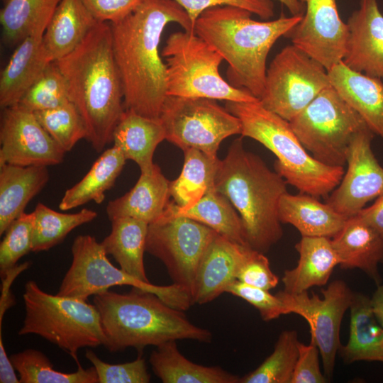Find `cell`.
Returning a JSON list of instances; mask_svg holds the SVG:
<instances>
[{"mask_svg": "<svg viewBox=\"0 0 383 383\" xmlns=\"http://www.w3.org/2000/svg\"><path fill=\"white\" fill-rule=\"evenodd\" d=\"M32 251L48 250L62 243L77 227L92 221L97 216L93 210L83 209L74 213H62L38 203L33 211Z\"/></svg>", "mask_w": 383, "mask_h": 383, "instance_id": "d590c367", "label": "cell"}, {"mask_svg": "<svg viewBox=\"0 0 383 383\" xmlns=\"http://www.w3.org/2000/svg\"><path fill=\"white\" fill-rule=\"evenodd\" d=\"M9 357L18 373L20 383H99L94 366L84 369L78 363L74 372H58L49 358L37 350L26 349Z\"/></svg>", "mask_w": 383, "mask_h": 383, "instance_id": "8d00e7d4", "label": "cell"}, {"mask_svg": "<svg viewBox=\"0 0 383 383\" xmlns=\"http://www.w3.org/2000/svg\"><path fill=\"white\" fill-rule=\"evenodd\" d=\"M331 85L328 70L292 44L282 48L267 69L260 101L290 121Z\"/></svg>", "mask_w": 383, "mask_h": 383, "instance_id": "7c38bea8", "label": "cell"}, {"mask_svg": "<svg viewBox=\"0 0 383 383\" xmlns=\"http://www.w3.org/2000/svg\"><path fill=\"white\" fill-rule=\"evenodd\" d=\"M161 55L166 66L167 96L236 102L260 100L222 77L219 67L223 58L193 31L172 33Z\"/></svg>", "mask_w": 383, "mask_h": 383, "instance_id": "ba28073f", "label": "cell"}, {"mask_svg": "<svg viewBox=\"0 0 383 383\" xmlns=\"http://www.w3.org/2000/svg\"><path fill=\"white\" fill-rule=\"evenodd\" d=\"M289 122L305 149L331 167H344L353 137L367 127L332 85Z\"/></svg>", "mask_w": 383, "mask_h": 383, "instance_id": "9c48e42d", "label": "cell"}, {"mask_svg": "<svg viewBox=\"0 0 383 383\" xmlns=\"http://www.w3.org/2000/svg\"><path fill=\"white\" fill-rule=\"evenodd\" d=\"M264 254L250 248L237 280L268 291L276 287L279 277L272 271L269 260Z\"/></svg>", "mask_w": 383, "mask_h": 383, "instance_id": "f6af8a7d", "label": "cell"}, {"mask_svg": "<svg viewBox=\"0 0 383 383\" xmlns=\"http://www.w3.org/2000/svg\"><path fill=\"white\" fill-rule=\"evenodd\" d=\"M100 22L82 0H61L43 35V45L51 62L74 51Z\"/></svg>", "mask_w": 383, "mask_h": 383, "instance_id": "d4e9b609", "label": "cell"}, {"mask_svg": "<svg viewBox=\"0 0 383 383\" xmlns=\"http://www.w3.org/2000/svg\"><path fill=\"white\" fill-rule=\"evenodd\" d=\"M305 12L289 36L294 45L327 70L343 60L348 28L340 17L336 0H300Z\"/></svg>", "mask_w": 383, "mask_h": 383, "instance_id": "e0dca14e", "label": "cell"}, {"mask_svg": "<svg viewBox=\"0 0 383 383\" xmlns=\"http://www.w3.org/2000/svg\"><path fill=\"white\" fill-rule=\"evenodd\" d=\"M61 0H4L0 12L4 42L18 45L35 32H44Z\"/></svg>", "mask_w": 383, "mask_h": 383, "instance_id": "e575fe53", "label": "cell"}, {"mask_svg": "<svg viewBox=\"0 0 383 383\" xmlns=\"http://www.w3.org/2000/svg\"><path fill=\"white\" fill-rule=\"evenodd\" d=\"M227 293L238 296L256 308L264 321H271L282 315L288 314L282 299L261 288L252 287L235 280L226 290Z\"/></svg>", "mask_w": 383, "mask_h": 383, "instance_id": "7bdbcfd3", "label": "cell"}, {"mask_svg": "<svg viewBox=\"0 0 383 383\" xmlns=\"http://www.w3.org/2000/svg\"><path fill=\"white\" fill-rule=\"evenodd\" d=\"M284 5L291 15L304 14V5L300 0H277Z\"/></svg>", "mask_w": 383, "mask_h": 383, "instance_id": "f5cc1de1", "label": "cell"}, {"mask_svg": "<svg viewBox=\"0 0 383 383\" xmlns=\"http://www.w3.org/2000/svg\"><path fill=\"white\" fill-rule=\"evenodd\" d=\"M33 212H23L6 231L0 244V275L3 279L17 262L32 251Z\"/></svg>", "mask_w": 383, "mask_h": 383, "instance_id": "60d3db41", "label": "cell"}, {"mask_svg": "<svg viewBox=\"0 0 383 383\" xmlns=\"http://www.w3.org/2000/svg\"><path fill=\"white\" fill-rule=\"evenodd\" d=\"M348 37L343 63L383 82V14L378 0H360L346 23Z\"/></svg>", "mask_w": 383, "mask_h": 383, "instance_id": "ac0fdd59", "label": "cell"}, {"mask_svg": "<svg viewBox=\"0 0 383 383\" xmlns=\"http://www.w3.org/2000/svg\"><path fill=\"white\" fill-rule=\"evenodd\" d=\"M226 109L239 118L242 137L250 138L273 152L275 171L301 193L327 197L340 182L344 167L326 165L315 159L289 122L265 108L260 100L226 101Z\"/></svg>", "mask_w": 383, "mask_h": 383, "instance_id": "8992f818", "label": "cell"}, {"mask_svg": "<svg viewBox=\"0 0 383 383\" xmlns=\"http://www.w3.org/2000/svg\"><path fill=\"white\" fill-rule=\"evenodd\" d=\"M79 112L86 140L96 152L113 141L124 110L123 90L114 57L110 23L99 22L71 53L55 61Z\"/></svg>", "mask_w": 383, "mask_h": 383, "instance_id": "7a4b0ae2", "label": "cell"}, {"mask_svg": "<svg viewBox=\"0 0 383 383\" xmlns=\"http://www.w3.org/2000/svg\"><path fill=\"white\" fill-rule=\"evenodd\" d=\"M287 184L260 157L245 150L241 138L232 143L220 161L216 190L237 211L245 240L252 249L265 253L282 238L278 209Z\"/></svg>", "mask_w": 383, "mask_h": 383, "instance_id": "277c9868", "label": "cell"}, {"mask_svg": "<svg viewBox=\"0 0 383 383\" xmlns=\"http://www.w3.org/2000/svg\"><path fill=\"white\" fill-rule=\"evenodd\" d=\"M33 113L44 129L66 152L79 140L86 138L84 121L72 101Z\"/></svg>", "mask_w": 383, "mask_h": 383, "instance_id": "f35d334b", "label": "cell"}, {"mask_svg": "<svg viewBox=\"0 0 383 383\" xmlns=\"http://www.w3.org/2000/svg\"><path fill=\"white\" fill-rule=\"evenodd\" d=\"M383 238V194L374 204L363 208L357 214Z\"/></svg>", "mask_w": 383, "mask_h": 383, "instance_id": "681fc988", "label": "cell"}, {"mask_svg": "<svg viewBox=\"0 0 383 383\" xmlns=\"http://www.w3.org/2000/svg\"><path fill=\"white\" fill-rule=\"evenodd\" d=\"M0 145V165H55L63 161L66 152L44 129L35 113L19 104L3 109Z\"/></svg>", "mask_w": 383, "mask_h": 383, "instance_id": "9a60e30c", "label": "cell"}, {"mask_svg": "<svg viewBox=\"0 0 383 383\" xmlns=\"http://www.w3.org/2000/svg\"><path fill=\"white\" fill-rule=\"evenodd\" d=\"M44 32H35L15 50L0 77V106L18 104L51 62L43 45Z\"/></svg>", "mask_w": 383, "mask_h": 383, "instance_id": "44dd1931", "label": "cell"}, {"mask_svg": "<svg viewBox=\"0 0 383 383\" xmlns=\"http://www.w3.org/2000/svg\"><path fill=\"white\" fill-rule=\"evenodd\" d=\"M23 299L25 318L19 335H39L67 353L77 364L80 348L104 344L100 317L94 304L46 293L33 280L26 283Z\"/></svg>", "mask_w": 383, "mask_h": 383, "instance_id": "52a82bcc", "label": "cell"}, {"mask_svg": "<svg viewBox=\"0 0 383 383\" xmlns=\"http://www.w3.org/2000/svg\"><path fill=\"white\" fill-rule=\"evenodd\" d=\"M251 14L231 6L210 8L199 16L194 32L227 62L228 82L260 99L271 48L279 38L291 34L303 14L261 21L252 19Z\"/></svg>", "mask_w": 383, "mask_h": 383, "instance_id": "3957f363", "label": "cell"}, {"mask_svg": "<svg viewBox=\"0 0 383 383\" xmlns=\"http://www.w3.org/2000/svg\"><path fill=\"white\" fill-rule=\"evenodd\" d=\"M295 248L299 253L298 262L294 268L284 271L282 278L283 290L298 294L315 286L325 285L334 268L339 265L331 239L301 236Z\"/></svg>", "mask_w": 383, "mask_h": 383, "instance_id": "cb8c5ba5", "label": "cell"}, {"mask_svg": "<svg viewBox=\"0 0 383 383\" xmlns=\"http://www.w3.org/2000/svg\"><path fill=\"white\" fill-rule=\"evenodd\" d=\"M93 301L100 317L103 345L111 353L128 348L142 352L146 346L171 340L212 339L211 333L191 323L184 311L139 288L125 294L106 290L94 295Z\"/></svg>", "mask_w": 383, "mask_h": 383, "instance_id": "5b68a950", "label": "cell"}, {"mask_svg": "<svg viewBox=\"0 0 383 383\" xmlns=\"http://www.w3.org/2000/svg\"><path fill=\"white\" fill-rule=\"evenodd\" d=\"M85 356L95 367L99 383H148L150 381L141 353L133 361L115 365L102 361L91 350L86 352Z\"/></svg>", "mask_w": 383, "mask_h": 383, "instance_id": "b9f144b4", "label": "cell"}, {"mask_svg": "<svg viewBox=\"0 0 383 383\" xmlns=\"http://www.w3.org/2000/svg\"><path fill=\"white\" fill-rule=\"evenodd\" d=\"M250 247L217 234L201 260L195 285L194 304L212 301L237 280Z\"/></svg>", "mask_w": 383, "mask_h": 383, "instance_id": "d6986e66", "label": "cell"}, {"mask_svg": "<svg viewBox=\"0 0 383 383\" xmlns=\"http://www.w3.org/2000/svg\"><path fill=\"white\" fill-rule=\"evenodd\" d=\"M170 23L194 32L188 14L174 0H143L126 18L110 23L125 109L159 118L167 96L166 66L159 45Z\"/></svg>", "mask_w": 383, "mask_h": 383, "instance_id": "6da1fadb", "label": "cell"}, {"mask_svg": "<svg viewBox=\"0 0 383 383\" xmlns=\"http://www.w3.org/2000/svg\"><path fill=\"white\" fill-rule=\"evenodd\" d=\"M164 140L165 131L160 118L146 117L131 109L124 110L113 133V145L126 160L134 161L142 173L152 170L154 152Z\"/></svg>", "mask_w": 383, "mask_h": 383, "instance_id": "83f0119b", "label": "cell"}, {"mask_svg": "<svg viewBox=\"0 0 383 383\" xmlns=\"http://www.w3.org/2000/svg\"><path fill=\"white\" fill-rule=\"evenodd\" d=\"M278 213L282 223L291 224L306 237L333 238L348 218L328 203L303 193L286 192L279 201Z\"/></svg>", "mask_w": 383, "mask_h": 383, "instance_id": "4316f807", "label": "cell"}, {"mask_svg": "<svg viewBox=\"0 0 383 383\" xmlns=\"http://www.w3.org/2000/svg\"><path fill=\"white\" fill-rule=\"evenodd\" d=\"M162 215L193 219L237 243L248 245L239 214L228 198L216 189L208 192L194 206L185 210L179 209L170 201Z\"/></svg>", "mask_w": 383, "mask_h": 383, "instance_id": "836d02e7", "label": "cell"}, {"mask_svg": "<svg viewBox=\"0 0 383 383\" xmlns=\"http://www.w3.org/2000/svg\"><path fill=\"white\" fill-rule=\"evenodd\" d=\"M72 260L57 295L87 301L92 295L113 286L128 285L151 292L169 306L187 310L193 304L189 294L172 284L160 286L144 282L113 265L101 243L90 235L75 238L71 248Z\"/></svg>", "mask_w": 383, "mask_h": 383, "instance_id": "30bf717a", "label": "cell"}, {"mask_svg": "<svg viewBox=\"0 0 383 383\" xmlns=\"http://www.w3.org/2000/svg\"><path fill=\"white\" fill-rule=\"evenodd\" d=\"M373 135L368 127L355 135L348 151L346 172L327 196L326 203L347 218L383 194V167L372 149Z\"/></svg>", "mask_w": 383, "mask_h": 383, "instance_id": "2e32d148", "label": "cell"}, {"mask_svg": "<svg viewBox=\"0 0 383 383\" xmlns=\"http://www.w3.org/2000/svg\"><path fill=\"white\" fill-rule=\"evenodd\" d=\"M111 231L101 243L126 274L144 282H150L143 262L148 223L130 217L111 221Z\"/></svg>", "mask_w": 383, "mask_h": 383, "instance_id": "4dcf8cb0", "label": "cell"}, {"mask_svg": "<svg viewBox=\"0 0 383 383\" xmlns=\"http://www.w3.org/2000/svg\"><path fill=\"white\" fill-rule=\"evenodd\" d=\"M331 242L341 268L360 269L377 286L382 282L378 267L383 262V238L358 216L348 218Z\"/></svg>", "mask_w": 383, "mask_h": 383, "instance_id": "ffe728a7", "label": "cell"}, {"mask_svg": "<svg viewBox=\"0 0 383 383\" xmlns=\"http://www.w3.org/2000/svg\"><path fill=\"white\" fill-rule=\"evenodd\" d=\"M47 166L0 165V235L47 184Z\"/></svg>", "mask_w": 383, "mask_h": 383, "instance_id": "f1b7e54d", "label": "cell"}, {"mask_svg": "<svg viewBox=\"0 0 383 383\" xmlns=\"http://www.w3.org/2000/svg\"><path fill=\"white\" fill-rule=\"evenodd\" d=\"M143 0H82L83 3L100 22H118L131 13Z\"/></svg>", "mask_w": 383, "mask_h": 383, "instance_id": "7dc6e473", "label": "cell"}, {"mask_svg": "<svg viewBox=\"0 0 383 383\" xmlns=\"http://www.w3.org/2000/svg\"><path fill=\"white\" fill-rule=\"evenodd\" d=\"M159 118L165 140L182 150L196 148L213 157L224 139L241 133L239 118L208 98L167 96Z\"/></svg>", "mask_w": 383, "mask_h": 383, "instance_id": "8fae6325", "label": "cell"}, {"mask_svg": "<svg viewBox=\"0 0 383 383\" xmlns=\"http://www.w3.org/2000/svg\"><path fill=\"white\" fill-rule=\"evenodd\" d=\"M71 101L66 79L55 62L43 71L18 104L36 112L51 109Z\"/></svg>", "mask_w": 383, "mask_h": 383, "instance_id": "ab89813d", "label": "cell"}, {"mask_svg": "<svg viewBox=\"0 0 383 383\" xmlns=\"http://www.w3.org/2000/svg\"><path fill=\"white\" fill-rule=\"evenodd\" d=\"M348 343L341 344L338 354L345 364L358 361L383 362V328L373 310L371 298L353 293L350 306Z\"/></svg>", "mask_w": 383, "mask_h": 383, "instance_id": "484cf974", "label": "cell"}, {"mask_svg": "<svg viewBox=\"0 0 383 383\" xmlns=\"http://www.w3.org/2000/svg\"><path fill=\"white\" fill-rule=\"evenodd\" d=\"M374 312L383 328V283L377 286V289L371 297Z\"/></svg>", "mask_w": 383, "mask_h": 383, "instance_id": "816d5d0a", "label": "cell"}, {"mask_svg": "<svg viewBox=\"0 0 383 383\" xmlns=\"http://www.w3.org/2000/svg\"><path fill=\"white\" fill-rule=\"evenodd\" d=\"M170 197V181L155 164L150 172H140L138 182L129 192L110 201L106 211L110 221L130 217L150 224L163 214Z\"/></svg>", "mask_w": 383, "mask_h": 383, "instance_id": "603a6c76", "label": "cell"}, {"mask_svg": "<svg viewBox=\"0 0 383 383\" xmlns=\"http://www.w3.org/2000/svg\"><path fill=\"white\" fill-rule=\"evenodd\" d=\"M179 176L170 181V192L180 210L194 206L208 192L215 189V181L221 160L196 148H186Z\"/></svg>", "mask_w": 383, "mask_h": 383, "instance_id": "d6a6232c", "label": "cell"}, {"mask_svg": "<svg viewBox=\"0 0 383 383\" xmlns=\"http://www.w3.org/2000/svg\"><path fill=\"white\" fill-rule=\"evenodd\" d=\"M12 362L6 355L0 332V382L1 383H20L17 377Z\"/></svg>", "mask_w": 383, "mask_h": 383, "instance_id": "f907efd6", "label": "cell"}, {"mask_svg": "<svg viewBox=\"0 0 383 383\" xmlns=\"http://www.w3.org/2000/svg\"><path fill=\"white\" fill-rule=\"evenodd\" d=\"M217 234L193 219L162 215L148 224L145 251L164 264L173 284L181 287L193 301L201 260Z\"/></svg>", "mask_w": 383, "mask_h": 383, "instance_id": "4fadbf2b", "label": "cell"}, {"mask_svg": "<svg viewBox=\"0 0 383 383\" xmlns=\"http://www.w3.org/2000/svg\"><path fill=\"white\" fill-rule=\"evenodd\" d=\"M126 160L122 152L114 145L104 150L86 175L65 191L59 208L67 211L91 201L101 204L105 199V192L113 187Z\"/></svg>", "mask_w": 383, "mask_h": 383, "instance_id": "1f68e13d", "label": "cell"}, {"mask_svg": "<svg viewBox=\"0 0 383 383\" xmlns=\"http://www.w3.org/2000/svg\"><path fill=\"white\" fill-rule=\"evenodd\" d=\"M29 262H26L20 265H16L11 269L2 279L1 296L0 299V331H1L2 320L6 311L15 304L13 296L10 292V287L18 274L29 267Z\"/></svg>", "mask_w": 383, "mask_h": 383, "instance_id": "c3c4849f", "label": "cell"}, {"mask_svg": "<svg viewBox=\"0 0 383 383\" xmlns=\"http://www.w3.org/2000/svg\"><path fill=\"white\" fill-rule=\"evenodd\" d=\"M328 72L331 84L374 135L383 138V82L350 69L343 61Z\"/></svg>", "mask_w": 383, "mask_h": 383, "instance_id": "7402d4cb", "label": "cell"}, {"mask_svg": "<svg viewBox=\"0 0 383 383\" xmlns=\"http://www.w3.org/2000/svg\"><path fill=\"white\" fill-rule=\"evenodd\" d=\"M155 374L164 383H238L240 378L219 367H206L187 359L176 340L166 342L149 359Z\"/></svg>", "mask_w": 383, "mask_h": 383, "instance_id": "f546056e", "label": "cell"}, {"mask_svg": "<svg viewBox=\"0 0 383 383\" xmlns=\"http://www.w3.org/2000/svg\"><path fill=\"white\" fill-rule=\"evenodd\" d=\"M319 350L314 342H299L298 357L290 383H326L329 380L321 370Z\"/></svg>", "mask_w": 383, "mask_h": 383, "instance_id": "bcb514c9", "label": "cell"}, {"mask_svg": "<svg viewBox=\"0 0 383 383\" xmlns=\"http://www.w3.org/2000/svg\"><path fill=\"white\" fill-rule=\"evenodd\" d=\"M321 293L323 298L315 294L310 296L307 291L290 294L282 290L276 294L284 304L288 313L298 314L308 322L311 340L319 350L323 373L330 380L341 345V322L350 308L354 292L344 281L336 279L321 290Z\"/></svg>", "mask_w": 383, "mask_h": 383, "instance_id": "5bb4252c", "label": "cell"}, {"mask_svg": "<svg viewBox=\"0 0 383 383\" xmlns=\"http://www.w3.org/2000/svg\"><path fill=\"white\" fill-rule=\"evenodd\" d=\"M187 12L193 29L199 16L204 11L221 6L239 7L256 14L263 20L274 16V4L272 0H174Z\"/></svg>", "mask_w": 383, "mask_h": 383, "instance_id": "ee69618b", "label": "cell"}, {"mask_svg": "<svg viewBox=\"0 0 383 383\" xmlns=\"http://www.w3.org/2000/svg\"><path fill=\"white\" fill-rule=\"evenodd\" d=\"M298 335L282 331L272 354L254 371L240 378L242 383H290L298 357Z\"/></svg>", "mask_w": 383, "mask_h": 383, "instance_id": "74e56055", "label": "cell"}]
</instances>
